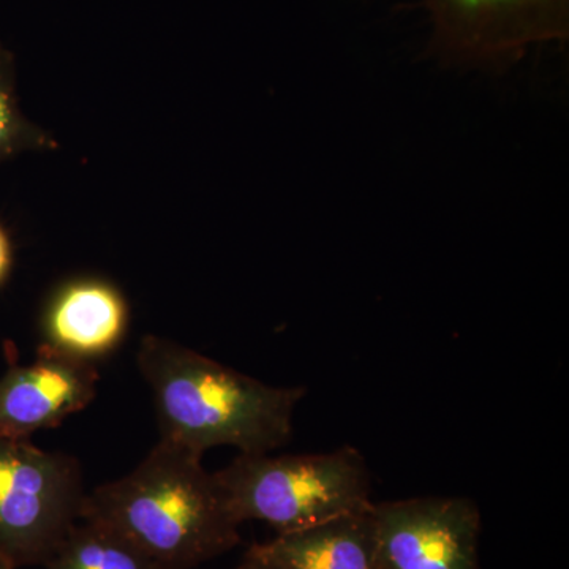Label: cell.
Wrapping results in <instances>:
<instances>
[{
	"label": "cell",
	"mask_w": 569,
	"mask_h": 569,
	"mask_svg": "<svg viewBox=\"0 0 569 569\" xmlns=\"http://www.w3.org/2000/svg\"><path fill=\"white\" fill-rule=\"evenodd\" d=\"M59 144L47 130L26 118L17 89V61L0 41V162L28 152L54 151Z\"/></svg>",
	"instance_id": "10"
},
{
	"label": "cell",
	"mask_w": 569,
	"mask_h": 569,
	"mask_svg": "<svg viewBox=\"0 0 569 569\" xmlns=\"http://www.w3.org/2000/svg\"><path fill=\"white\" fill-rule=\"evenodd\" d=\"M129 320V305L118 287L80 277L61 284L48 299L41 316L43 346L96 365L121 346Z\"/></svg>",
	"instance_id": "7"
},
{
	"label": "cell",
	"mask_w": 569,
	"mask_h": 569,
	"mask_svg": "<svg viewBox=\"0 0 569 569\" xmlns=\"http://www.w3.org/2000/svg\"><path fill=\"white\" fill-rule=\"evenodd\" d=\"M236 569H282L279 565L276 563L268 553L264 552L263 549L260 548V545H254L252 548L247 550L244 559H242L241 563L236 567Z\"/></svg>",
	"instance_id": "11"
},
{
	"label": "cell",
	"mask_w": 569,
	"mask_h": 569,
	"mask_svg": "<svg viewBox=\"0 0 569 569\" xmlns=\"http://www.w3.org/2000/svg\"><path fill=\"white\" fill-rule=\"evenodd\" d=\"M0 569H13V568L9 567V565L3 563V561L0 560Z\"/></svg>",
	"instance_id": "13"
},
{
	"label": "cell",
	"mask_w": 569,
	"mask_h": 569,
	"mask_svg": "<svg viewBox=\"0 0 569 569\" xmlns=\"http://www.w3.org/2000/svg\"><path fill=\"white\" fill-rule=\"evenodd\" d=\"M381 569H481V512L463 497L372 505Z\"/></svg>",
	"instance_id": "5"
},
{
	"label": "cell",
	"mask_w": 569,
	"mask_h": 569,
	"mask_svg": "<svg viewBox=\"0 0 569 569\" xmlns=\"http://www.w3.org/2000/svg\"><path fill=\"white\" fill-rule=\"evenodd\" d=\"M99 372L92 362L41 343L31 365L11 366L0 377V437L29 440L91 406Z\"/></svg>",
	"instance_id": "6"
},
{
	"label": "cell",
	"mask_w": 569,
	"mask_h": 569,
	"mask_svg": "<svg viewBox=\"0 0 569 569\" xmlns=\"http://www.w3.org/2000/svg\"><path fill=\"white\" fill-rule=\"evenodd\" d=\"M47 569H157L118 530L96 519H81L44 563Z\"/></svg>",
	"instance_id": "9"
},
{
	"label": "cell",
	"mask_w": 569,
	"mask_h": 569,
	"mask_svg": "<svg viewBox=\"0 0 569 569\" xmlns=\"http://www.w3.org/2000/svg\"><path fill=\"white\" fill-rule=\"evenodd\" d=\"M260 548L282 569H381L372 507L277 535Z\"/></svg>",
	"instance_id": "8"
},
{
	"label": "cell",
	"mask_w": 569,
	"mask_h": 569,
	"mask_svg": "<svg viewBox=\"0 0 569 569\" xmlns=\"http://www.w3.org/2000/svg\"><path fill=\"white\" fill-rule=\"evenodd\" d=\"M86 496L80 460L0 437V560L47 563L80 522Z\"/></svg>",
	"instance_id": "4"
},
{
	"label": "cell",
	"mask_w": 569,
	"mask_h": 569,
	"mask_svg": "<svg viewBox=\"0 0 569 569\" xmlns=\"http://www.w3.org/2000/svg\"><path fill=\"white\" fill-rule=\"evenodd\" d=\"M269 455H239L213 473L239 522L260 520L282 535L372 507L369 468L358 449Z\"/></svg>",
	"instance_id": "3"
},
{
	"label": "cell",
	"mask_w": 569,
	"mask_h": 569,
	"mask_svg": "<svg viewBox=\"0 0 569 569\" xmlns=\"http://www.w3.org/2000/svg\"><path fill=\"white\" fill-rule=\"evenodd\" d=\"M13 266V244L7 228L0 223V284L6 282Z\"/></svg>",
	"instance_id": "12"
},
{
	"label": "cell",
	"mask_w": 569,
	"mask_h": 569,
	"mask_svg": "<svg viewBox=\"0 0 569 569\" xmlns=\"http://www.w3.org/2000/svg\"><path fill=\"white\" fill-rule=\"evenodd\" d=\"M138 370L151 388L160 438L203 456L231 447L268 455L293 436L306 388H277L156 335L142 337Z\"/></svg>",
	"instance_id": "1"
},
{
	"label": "cell",
	"mask_w": 569,
	"mask_h": 569,
	"mask_svg": "<svg viewBox=\"0 0 569 569\" xmlns=\"http://www.w3.org/2000/svg\"><path fill=\"white\" fill-rule=\"evenodd\" d=\"M203 456L162 440L126 477L86 496L81 519L108 523L157 569H193L241 541L230 505Z\"/></svg>",
	"instance_id": "2"
}]
</instances>
